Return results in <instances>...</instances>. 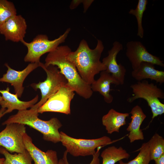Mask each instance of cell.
<instances>
[{
	"label": "cell",
	"mask_w": 164,
	"mask_h": 164,
	"mask_svg": "<svg viewBox=\"0 0 164 164\" xmlns=\"http://www.w3.org/2000/svg\"><path fill=\"white\" fill-rule=\"evenodd\" d=\"M104 49L100 40H97L96 47L92 49L86 41L82 39L77 49L70 51L67 55V59L75 65L81 78L89 85L95 81V75L106 70L100 60Z\"/></svg>",
	"instance_id": "6da1fadb"
},
{
	"label": "cell",
	"mask_w": 164,
	"mask_h": 164,
	"mask_svg": "<svg viewBox=\"0 0 164 164\" xmlns=\"http://www.w3.org/2000/svg\"><path fill=\"white\" fill-rule=\"evenodd\" d=\"M71 51L67 46H59L48 53L44 66H56L67 80V84L80 96L85 99H89L92 96L93 91L91 85L84 81L75 65L67 59V55Z\"/></svg>",
	"instance_id": "7a4b0ae2"
},
{
	"label": "cell",
	"mask_w": 164,
	"mask_h": 164,
	"mask_svg": "<svg viewBox=\"0 0 164 164\" xmlns=\"http://www.w3.org/2000/svg\"><path fill=\"white\" fill-rule=\"evenodd\" d=\"M38 108L34 105L30 109L18 111L10 116L2 123L3 125L12 123H19L28 125L40 132L45 141L56 143L60 141L59 129L62 126L60 120L53 118L48 121H44L38 116Z\"/></svg>",
	"instance_id": "3957f363"
},
{
	"label": "cell",
	"mask_w": 164,
	"mask_h": 164,
	"mask_svg": "<svg viewBox=\"0 0 164 164\" xmlns=\"http://www.w3.org/2000/svg\"><path fill=\"white\" fill-rule=\"evenodd\" d=\"M130 87L132 90L133 94L132 97L128 99V102H132L138 98L145 100L151 109L152 120L164 113V104L159 99L164 98V93L156 85L144 80L132 84Z\"/></svg>",
	"instance_id": "277c9868"
},
{
	"label": "cell",
	"mask_w": 164,
	"mask_h": 164,
	"mask_svg": "<svg viewBox=\"0 0 164 164\" xmlns=\"http://www.w3.org/2000/svg\"><path fill=\"white\" fill-rule=\"evenodd\" d=\"M60 141L66 151L74 157L93 155L95 149L111 144L112 140L106 136L93 139L76 138L70 136L63 132H60Z\"/></svg>",
	"instance_id": "5b68a950"
},
{
	"label": "cell",
	"mask_w": 164,
	"mask_h": 164,
	"mask_svg": "<svg viewBox=\"0 0 164 164\" xmlns=\"http://www.w3.org/2000/svg\"><path fill=\"white\" fill-rule=\"evenodd\" d=\"M70 31V28L67 29L62 35L53 40H49L47 36L44 34L37 35L30 42L22 40L21 42L27 49L24 61L31 63L40 62V58L43 55L54 50L65 41Z\"/></svg>",
	"instance_id": "8992f818"
},
{
	"label": "cell",
	"mask_w": 164,
	"mask_h": 164,
	"mask_svg": "<svg viewBox=\"0 0 164 164\" xmlns=\"http://www.w3.org/2000/svg\"><path fill=\"white\" fill-rule=\"evenodd\" d=\"M40 67L46 72L47 77L43 82L33 83L30 85L33 89H39L41 91V98L40 101L34 104L39 108L43 105L48 99L55 93L61 87L66 85L67 81L55 66L50 65L45 67L44 63L40 62Z\"/></svg>",
	"instance_id": "52a82bcc"
},
{
	"label": "cell",
	"mask_w": 164,
	"mask_h": 164,
	"mask_svg": "<svg viewBox=\"0 0 164 164\" xmlns=\"http://www.w3.org/2000/svg\"><path fill=\"white\" fill-rule=\"evenodd\" d=\"M0 132V146L12 153H22L26 150L23 141V136L26 133L24 124L12 123L6 125Z\"/></svg>",
	"instance_id": "ba28073f"
},
{
	"label": "cell",
	"mask_w": 164,
	"mask_h": 164,
	"mask_svg": "<svg viewBox=\"0 0 164 164\" xmlns=\"http://www.w3.org/2000/svg\"><path fill=\"white\" fill-rule=\"evenodd\" d=\"M74 92L67 84L62 87L38 108V113L52 112L70 114V103L75 95Z\"/></svg>",
	"instance_id": "9c48e42d"
},
{
	"label": "cell",
	"mask_w": 164,
	"mask_h": 164,
	"mask_svg": "<svg viewBox=\"0 0 164 164\" xmlns=\"http://www.w3.org/2000/svg\"><path fill=\"white\" fill-rule=\"evenodd\" d=\"M126 55L130 62L133 70L138 68L143 62L152 63L164 67L162 60L159 57L150 53L146 47L139 41H131L126 44Z\"/></svg>",
	"instance_id": "30bf717a"
},
{
	"label": "cell",
	"mask_w": 164,
	"mask_h": 164,
	"mask_svg": "<svg viewBox=\"0 0 164 164\" xmlns=\"http://www.w3.org/2000/svg\"><path fill=\"white\" fill-rule=\"evenodd\" d=\"M27 25L25 19L21 15L12 17L0 26V33L6 40L21 42L26 33Z\"/></svg>",
	"instance_id": "8fae6325"
},
{
	"label": "cell",
	"mask_w": 164,
	"mask_h": 164,
	"mask_svg": "<svg viewBox=\"0 0 164 164\" xmlns=\"http://www.w3.org/2000/svg\"><path fill=\"white\" fill-rule=\"evenodd\" d=\"M40 62L30 63L22 71L16 70L6 63L5 65L7 70L6 73L0 78V82L11 84L14 87L15 94L18 97H21L24 90L23 84L24 80L30 73L40 67Z\"/></svg>",
	"instance_id": "7c38bea8"
},
{
	"label": "cell",
	"mask_w": 164,
	"mask_h": 164,
	"mask_svg": "<svg viewBox=\"0 0 164 164\" xmlns=\"http://www.w3.org/2000/svg\"><path fill=\"white\" fill-rule=\"evenodd\" d=\"M123 48L121 43L118 41H114L112 48L108 51V55L104 58L102 61L106 68L105 71L111 74L120 85H123L124 83L126 70L121 64L118 63L116 58Z\"/></svg>",
	"instance_id": "4fadbf2b"
},
{
	"label": "cell",
	"mask_w": 164,
	"mask_h": 164,
	"mask_svg": "<svg viewBox=\"0 0 164 164\" xmlns=\"http://www.w3.org/2000/svg\"><path fill=\"white\" fill-rule=\"evenodd\" d=\"M25 148L29 153L34 164H58L56 152L48 150L46 152L37 147L33 143L31 138L25 133L23 136Z\"/></svg>",
	"instance_id": "5bb4252c"
},
{
	"label": "cell",
	"mask_w": 164,
	"mask_h": 164,
	"mask_svg": "<svg viewBox=\"0 0 164 164\" xmlns=\"http://www.w3.org/2000/svg\"><path fill=\"white\" fill-rule=\"evenodd\" d=\"M2 96V100L0 102L1 108H5V114L12 112L14 110L22 111L32 108L38 100L39 96L37 95L30 101H27L20 100L16 94L9 92V88L7 87L6 89L0 90Z\"/></svg>",
	"instance_id": "9a60e30c"
},
{
	"label": "cell",
	"mask_w": 164,
	"mask_h": 164,
	"mask_svg": "<svg viewBox=\"0 0 164 164\" xmlns=\"http://www.w3.org/2000/svg\"><path fill=\"white\" fill-rule=\"evenodd\" d=\"M130 113L132 114L131 120L126 130L129 132L128 137L132 143L136 140L144 139L143 133L140 129V126L146 116L142 108L138 105L132 109Z\"/></svg>",
	"instance_id": "2e32d148"
},
{
	"label": "cell",
	"mask_w": 164,
	"mask_h": 164,
	"mask_svg": "<svg viewBox=\"0 0 164 164\" xmlns=\"http://www.w3.org/2000/svg\"><path fill=\"white\" fill-rule=\"evenodd\" d=\"M111 84L116 85H120L111 74L104 70L100 72L99 78L95 80L91 86L93 91L99 92L103 97L104 101L110 104L113 99V96L110 94Z\"/></svg>",
	"instance_id": "e0dca14e"
},
{
	"label": "cell",
	"mask_w": 164,
	"mask_h": 164,
	"mask_svg": "<svg viewBox=\"0 0 164 164\" xmlns=\"http://www.w3.org/2000/svg\"><path fill=\"white\" fill-rule=\"evenodd\" d=\"M132 77L138 81L149 79L162 84L164 83V71L157 70L152 63L142 62L137 69L131 72Z\"/></svg>",
	"instance_id": "ac0fdd59"
},
{
	"label": "cell",
	"mask_w": 164,
	"mask_h": 164,
	"mask_svg": "<svg viewBox=\"0 0 164 164\" xmlns=\"http://www.w3.org/2000/svg\"><path fill=\"white\" fill-rule=\"evenodd\" d=\"M129 115V113H120L111 108L102 117V124L108 134L119 132L120 128L126 124V118Z\"/></svg>",
	"instance_id": "d6986e66"
},
{
	"label": "cell",
	"mask_w": 164,
	"mask_h": 164,
	"mask_svg": "<svg viewBox=\"0 0 164 164\" xmlns=\"http://www.w3.org/2000/svg\"><path fill=\"white\" fill-rule=\"evenodd\" d=\"M101 156L102 159V164H115L120 160L128 159L130 155L122 147L112 146L103 150Z\"/></svg>",
	"instance_id": "ffe728a7"
},
{
	"label": "cell",
	"mask_w": 164,
	"mask_h": 164,
	"mask_svg": "<svg viewBox=\"0 0 164 164\" xmlns=\"http://www.w3.org/2000/svg\"><path fill=\"white\" fill-rule=\"evenodd\" d=\"M0 153L5 157L3 164H32V159L26 150L22 153L12 154L0 146Z\"/></svg>",
	"instance_id": "44dd1931"
},
{
	"label": "cell",
	"mask_w": 164,
	"mask_h": 164,
	"mask_svg": "<svg viewBox=\"0 0 164 164\" xmlns=\"http://www.w3.org/2000/svg\"><path fill=\"white\" fill-rule=\"evenodd\" d=\"M151 160H155L164 154V139L155 133L148 142Z\"/></svg>",
	"instance_id": "7402d4cb"
},
{
	"label": "cell",
	"mask_w": 164,
	"mask_h": 164,
	"mask_svg": "<svg viewBox=\"0 0 164 164\" xmlns=\"http://www.w3.org/2000/svg\"><path fill=\"white\" fill-rule=\"evenodd\" d=\"M148 2L147 0H138L136 8L131 9L128 12L129 14L134 15L136 18L138 26L137 36L141 38L143 37L144 35L142 19Z\"/></svg>",
	"instance_id": "603a6c76"
},
{
	"label": "cell",
	"mask_w": 164,
	"mask_h": 164,
	"mask_svg": "<svg viewBox=\"0 0 164 164\" xmlns=\"http://www.w3.org/2000/svg\"><path fill=\"white\" fill-rule=\"evenodd\" d=\"M17 15L13 3L7 0H0V26L12 17Z\"/></svg>",
	"instance_id": "cb8c5ba5"
},
{
	"label": "cell",
	"mask_w": 164,
	"mask_h": 164,
	"mask_svg": "<svg viewBox=\"0 0 164 164\" xmlns=\"http://www.w3.org/2000/svg\"><path fill=\"white\" fill-rule=\"evenodd\" d=\"M140 152L137 156L128 162H124L121 160L119 164H149L151 160L148 142L143 143L140 148Z\"/></svg>",
	"instance_id": "d4e9b609"
},
{
	"label": "cell",
	"mask_w": 164,
	"mask_h": 164,
	"mask_svg": "<svg viewBox=\"0 0 164 164\" xmlns=\"http://www.w3.org/2000/svg\"><path fill=\"white\" fill-rule=\"evenodd\" d=\"M102 146H100L97 148V150L95 153L93 155V159L89 164H100V159L99 156L100 154V150ZM68 153L65 150L63 153L62 159L64 164H70L67 158Z\"/></svg>",
	"instance_id": "484cf974"
},
{
	"label": "cell",
	"mask_w": 164,
	"mask_h": 164,
	"mask_svg": "<svg viewBox=\"0 0 164 164\" xmlns=\"http://www.w3.org/2000/svg\"><path fill=\"white\" fill-rule=\"evenodd\" d=\"M154 161L155 164H164V154Z\"/></svg>",
	"instance_id": "4316f807"
},
{
	"label": "cell",
	"mask_w": 164,
	"mask_h": 164,
	"mask_svg": "<svg viewBox=\"0 0 164 164\" xmlns=\"http://www.w3.org/2000/svg\"><path fill=\"white\" fill-rule=\"evenodd\" d=\"M6 109L2 108H1L0 110V120L1 118L5 114V113Z\"/></svg>",
	"instance_id": "83f0119b"
},
{
	"label": "cell",
	"mask_w": 164,
	"mask_h": 164,
	"mask_svg": "<svg viewBox=\"0 0 164 164\" xmlns=\"http://www.w3.org/2000/svg\"><path fill=\"white\" fill-rule=\"evenodd\" d=\"M5 159V158H0V164H3V162Z\"/></svg>",
	"instance_id": "f1b7e54d"
},
{
	"label": "cell",
	"mask_w": 164,
	"mask_h": 164,
	"mask_svg": "<svg viewBox=\"0 0 164 164\" xmlns=\"http://www.w3.org/2000/svg\"><path fill=\"white\" fill-rule=\"evenodd\" d=\"M58 164H64L63 160L62 159H60L59 160Z\"/></svg>",
	"instance_id": "f546056e"
},
{
	"label": "cell",
	"mask_w": 164,
	"mask_h": 164,
	"mask_svg": "<svg viewBox=\"0 0 164 164\" xmlns=\"http://www.w3.org/2000/svg\"><path fill=\"white\" fill-rule=\"evenodd\" d=\"M2 97L0 95V102L1 101H2Z\"/></svg>",
	"instance_id": "4dcf8cb0"
}]
</instances>
